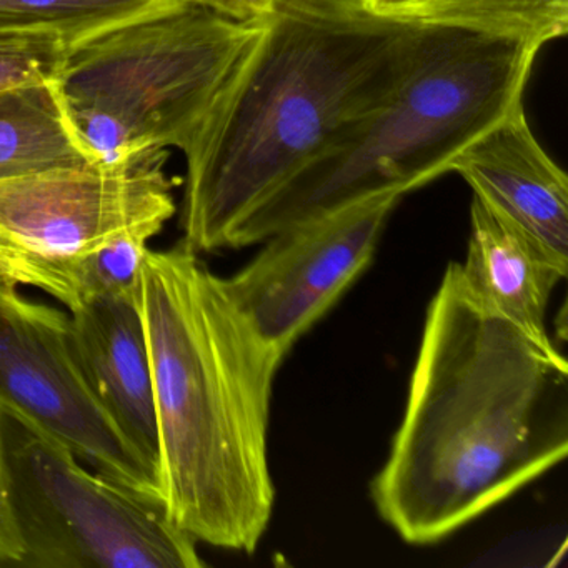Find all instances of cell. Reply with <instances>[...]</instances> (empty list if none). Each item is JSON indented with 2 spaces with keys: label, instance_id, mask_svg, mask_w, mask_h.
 <instances>
[{
  "label": "cell",
  "instance_id": "obj_1",
  "mask_svg": "<svg viewBox=\"0 0 568 568\" xmlns=\"http://www.w3.org/2000/svg\"><path fill=\"white\" fill-rule=\"evenodd\" d=\"M568 364L480 304L452 262L427 308L404 417L371 484L385 524L437 544L560 464Z\"/></svg>",
  "mask_w": 568,
  "mask_h": 568
},
{
  "label": "cell",
  "instance_id": "obj_2",
  "mask_svg": "<svg viewBox=\"0 0 568 568\" xmlns=\"http://www.w3.org/2000/svg\"><path fill=\"white\" fill-rule=\"evenodd\" d=\"M427 32L364 0H271L184 151L182 242L231 248L255 207L394 91Z\"/></svg>",
  "mask_w": 568,
  "mask_h": 568
},
{
  "label": "cell",
  "instance_id": "obj_3",
  "mask_svg": "<svg viewBox=\"0 0 568 568\" xmlns=\"http://www.w3.org/2000/svg\"><path fill=\"white\" fill-rule=\"evenodd\" d=\"M158 422L159 495L197 541L257 550L275 487L268 420L285 355L257 334L225 278L181 242L149 251L139 281Z\"/></svg>",
  "mask_w": 568,
  "mask_h": 568
},
{
  "label": "cell",
  "instance_id": "obj_4",
  "mask_svg": "<svg viewBox=\"0 0 568 568\" xmlns=\"http://www.w3.org/2000/svg\"><path fill=\"white\" fill-rule=\"evenodd\" d=\"M541 48L517 36L428 24L420 52L394 91L255 207L231 248L368 199L402 197L452 172L475 139L524 105Z\"/></svg>",
  "mask_w": 568,
  "mask_h": 568
},
{
  "label": "cell",
  "instance_id": "obj_5",
  "mask_svg": "<svg viewBox=\"0 0 568 568\" xmlns=\"http://www.w3.org/2000/svg\"><path fill=\"white\" fill-rule=\"evenodd\" d=\"M261 19L237 21L175 0L72 48L58 81L92 161L119 165L152 149L184 152Z\"/></svg>",
  "mask_w": 568,
  "mask_h": 568
},
{
  "label": "cell",
  "instance_id": "obj_6",
  "mask_svg": "<svg viewBox=\"0 0 568 568\" xmlns=\"http://www.w3.org/2000/svg\"><path fill=\"white\" fill-rule=\"evenodd\" d=\"M0 488L9 567L201 568L197 540L161 495L82 464L0 402Z\"/></svg>",
  "mask_w": 568,
  "mask_h": 568
},
{
  "label": "cell",
  "instance_id": "obj_7",
  "mask_svg": "<svg viewBox=\"0 0 568 568\" xmlns=\"http://www.w3.org/2000/svg\"><path fill=\"white\" fill-rule=\"evenodd\" d=\"M168 159V149H152L125 164L0 181V278L45 292L65 265L115 239H154L175 214Z\"/></svg>",
  "mask_w": 568,
  "mask_h": 568
},
{
  "label": "cell",
  "instance_id": "obj_8",
  "mask_svg": "<svg viewBox=\"0 0 568 568\" xmlns=\"http://www.w3.org/2000/svg\"><path fill=\"white\" fill-rule=\"evenodd\" d=\"M0 402L21 412L92 470L159 494L158 471L119 430L82 368L71 315L29 301L4 278Z\"/></svg>",
  "mask_w": 568,
  "mask_h": 568
},
{
  "label": "cell",
  "instance_id": "obj_9",
  "mask_svg": "<svg viewBox=\"0 0 568 568\" xmlns=\"http://www.w3.org/2000/svg\"><path fill=\"white\" fill-rule=\"evenodd\" d=\"M400 195H381L268 237L251 264L225 278L258 335L287 355L371 265Z\"/></svg>",
  "mask_w": 568,
  "mask_h": 568
},
{
  "label": "cell",
  "instance_id": "obj_10",
  "mask_svg": "<svg viewBox=\"0 0 568 568\" xmlns=\"http://www.w3.org/2000/svg\"><path fill=\"white\" fill-rule=\"evenodd\" d=\"M452 172L568 271L567 174L538 144L524 105L475 139Z\"/></svg>",
  "mask_w": 568,
  "mask_h": 568
},
{
  "label": "cell",
  "instance_id": "obj_11",
  "mask_svg": "<svg viewBox=\"0 0 568 568\" xmlns=\"http://www.w3.org/2000/svg\"><path fill=\"white\" fill-rule=\"evenodd\" d=\"M79 361L119 430L158 471L151 354L138 294L102 295L71 311Z\"/></svg>",
  "mask_w": 568,
  "mask_h": 568
},
{
  "label": "cell",
  "instance_id": "obj_12",
  "mask_svg": "<svg viewBox=\"0 0 568 568\" xmlns=\"http://www.w3.org/2000/svg\"><path fill=\"white\" fill-rule=\"evenodd\" d=\"M567 272L530 235L474 195L462 278L481 305L550 354L558 351L547 331V308Z\"/></svg>",
  "mask_w": 568,
  "mask_h": 568
},
{
  "label": "cell",
  "instance_id": "obj_13",
  "mask_svg": "<svg viewBox=\"0 0 568 568\" xmlns=\"http://www.w3.org/2000/svg\"><path fill=\"white\" fill-rule=\"evenodd\" d=\"M85 162L58 79L0 91V181Z\"/></svg>",
  "mask_w": 568,
  "mask_h": 568
},
{
  "label": "cell",
  "instance_id": "obj_14",
  "mask_svg": "<svg viewBox=\"0 0 568 568\" xmlns=\"http://www.w3.org/2000/svg\"><path fill=\"white\" fill-rule=\"evenodd\" d=\"M175 0H0V34L84 44Z\"/></svg>",
  "mask_w": 568,
  "mask_h": 568
},
{
  "label": "cell",
  "instance_id": "obj_15",
  "mask_svg": "<svg viewBox=\"0 0 568 568\" xmlns=\"http://www.w3.org/2000/svg\"><path fill=\"white\" fill-rule=\"evenodd\" d=\"M397 18L531 39L541 45L568 32V0H414Z\"/></svg>",
  "mask_w": 568,
  "mask_h": 568
},
{
  "label": "cell",
  "instance_id": "obj_16",
  "mask_svg": "<svg viewBox=\"0 0 568 568\" xmlns=\"http://www.w3.org/2000/svg\"><path fill=\"white\" fill-rule=\"evenodd\" d=\"M69 51L58 39L0 34V91L58 79Z\"/></svg>",
  "mask_w": 568,
  "mask_h": 568
},
{
  "label": "cell",
  "instance_id": "obj_17",
  "mask_svg": "<svg viewBox=\"0 0 568 568\" xmlns=\"http://www.w3.org/2000/svg\"><path fill=\"white\" fill-rule=\"evenodd\" d=\"M194 2L237 21H257L271 6V0H194Z\"/></svg>",
  "mask_w": 568,
  "mask_h": 568
},
{
  "label": "cell",
  "instance_id": "obj_18",
  "mask_svg": "<svg viewBox=\"0 0 568 568\" xmlns=\"http://www.w3.org/2000/svg\"><path fill=\"white\" fill-rule=\"evenodd\" d=\"M414 0H364V4L378 14L397 16Z\"/></svg>",
  "mask_w": 568,
  "mask_h": 568
},
{
  "label": "cell",
  "instance_id": "obj_19",
  "mask_svg": "<svg viewBox=\"0 0 568 568\" xmlns=\"http://www.w3.org/2000/svg\"><path fill=\"white\" fill-rule=\"evenodd\" d=\"M9 560H11V550H9L4 517H2V488H0V567H9Z\"/></svg>",
  "mask_w": 568,
  "mask_h": 568
}]
</instances>
